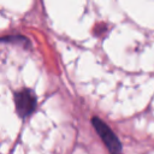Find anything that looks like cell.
<instances>
[{
	"mask_svg": "<svg viewBox=\"0 0 154 154\" xmlns=\"http://www.w3.org/2000/svg\"><path fill=\"white\" fill-rule=\"evenodd\" d=\"M91 124H93L95 131L99 134L102 142L105 143V146L107 147V149L109 150V153L119 154L122 152V143H120L119 138L117 137V135L112 131V129L97 117L91 118Z\"/></svg>",
	"mask_w": 154,
	"mask_h": 154,
	"instance_id": "cell-1",
	"label": "cell"
},
{
	"mask_svg": "<svg viewBox=\"0 0 154 154\" xmlns=\"http://www.w3.org/2000/svg\"><path fill=\"white\" fill-rule=\"evenodd\" d=\"M36 96L30 89H22L14 94L16 112L20 118L29 117L36 108Z\"/></svg>",
	"mask_w": 154,
	"mask_h": 154,
	"instance_id": "cell-2",
	"label": "cell"
},
{
	"mask_svg": "<svg viewBox=\"0 0 154 154\" xmlns=\"http://www.w3.org/2000/svg\"><path fill=\"white\" fill-rule=\"evenodd\" d=\"M1 41L4 43H16V45H19L22 47H24L25 49H29L30 48V41L22 36V35H10V36H4L1 38Z\"/></svg>",
	"mask_w": 154,
	"mask_h": 154,
	"instance_id": "cell-3",
	"label": "cell"
}]
</instances>
